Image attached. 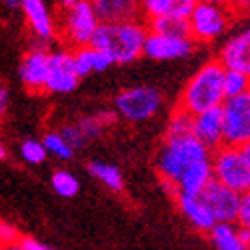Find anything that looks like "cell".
Returning <instances> with one entry per match:
<instances>
[{"label":"cell","mask_w":250,"mask_h":250,"mask_svg":"<svg viewBox=\"0 0 250 250\" xmlns=\"http://www.w3.org/2000/svg\"><path fill=\"white\" fill-rule=\"evenodd\" d=\"M224 78H226V68L222 62L218 58L208 60L184 84L176 106L192 116L212 108H220L226 102Z\"/></svg>","instance_id":"6da1fadb"},{"label":"cell","mask_w":250,"mask_h":250,"mask_svg":"<svg viewBox=\"0 0 250 250\" xmlns=\"http://www.w3.org/2000/svg\"><path fill=\"white\" fill-rule=\"evenodd\" d=\"M148 24L146 20H128L118 24H100L92 46L108 52L116 64H130L144 56V46L148 40Z\"/></svg>","instance_id":"7a4b0ae2"},{"label":"cell","mask_w":250,"mask_h":250,"mask_svg":"<svg viewBox=\"0 0 250 250\" xmlns=\"http://www.w3.org/2000/svg\"><path fill=\"white\" fill-rule=\"evenodd\" d=\"M212 158L210 150L194 136H178V138H164L162 146L156 156V172L162 178L164 184H170L172 188L184 170L192 166L194 162Z\"/></svg>","instance_id":"3957f363"},{"label":"cell","mask_w":250,"mask_h":250,"mask_svg":"<svg viewBox=\"0 0 250 250\" xmlns=\"http://www.w3.org/2000/svg\"><path fill=\"white\" fill-rule=\"evenodd\" d=\"M100 18L96 14L92 0H78L70 10L62 12L60 38L68 48L76 50L82 46H90L100 28Z\"/></svg>","instance_id":"277c9868"},{"label":"cell","mask_w":250,"mask_h":250,"mask_svg":"<svg viewBox=\"0 0 250 250\" xmlns=\"http://www.w3.org/2000/svg\"><path fill=\"white\" fill-rule=\"evenodd\" d=\"M214 180L232 188L238 194L250 192V164L238 146H220L212 152Z\"/></svg>","instance_id":"5b68a950"},{"label":"cell","mask_w":250,"mask_h":250,"mask_svg":"<svg viewBox=\"0 0 250 250\" xmlns=\"http://www.w3.org/2000/svg\"><path fill=\"white\" fill-rule=\"evenodd\" d=\"M162 108V94L154 86L124 88L114 98V110L128 122H146Z\"/></svg>","instance_id":"8992f818"},{"label":"cell","mask_w":250,"mask_h":250,"mask_svg":"<svg viewBox=\"0 0 250 250\" xmlns=\"http://www.w3.org/2000/svg\"><path fill=\"white\" fill-rule=\"evenodd\" d=\"M234 22L232 12L228 10L226 4H212V2H202L198 0L196 8L192 10L188 24L192 38L198 42H214L216 38H220L228 26Z\"/></svg>","instance_id":"52a82bcc"},{"label":"cell","mask_w":250,"mask_h":250,"mask_svg":"<svg viewBox=\"0 0 250 250\" xmlns=\"http://www.w3.org/2000/svg\"><path fill=\"white\" fill-rule=\"evenodd\" d=\"M222 114L224 144L242 148L246 142H250V90L234 98H226L222 104Z\"/></svg>","instance_id":"ba28073f"},{"label":"cell","mask_w":250,"mask_h":250,"mask_svg":"<svg viewBox=\"0 0 250 250\" xmlns=\"http://www.w3.org/2000/svg\"><path fill=\"white\" fill-rule=\"evenodd\" d=\"M48 72H50V50L44 44L32 46L20 60L18 78L30 92H46Z\"/></svg>","instance_id":"9c48e42d"},{"label":"cell","mask_w":250,"mask_h":250,"mask_svg":"<svg viewBox=\"0 0 250 250\" xmlns=\"http://www.w3.org/2000/svg\"><path fill=\"white\" fill-rule=\"evenodd\" d=\"M80 76L74 66V50L64 46L50 52V72L46 82V92L68 94L76 90Z\"/></svg>","instance_id":"30bf717a"},{"label":"cell","mask_w":250,"mask_h":250,"mask_svg":"<svg viewBox=\"0 0 250 250\" xmlns=\"http://www.w3.org/2000/svg\"><path fill=\"white\" fill-rule=\"evenodd\" d=\"M240 196L232 188L220 184L218 180H212L208 188L200 194L204 204L210 208L216 222H236L238 218V208H240Z\"/></svg>","instance_id":"8fae6325"},{"label":"cell","mask_w":250,"mask_h":250,"mask_svg":"<svg viewBox=\"0 0 250 250\" xmlns=\"http://www.w3.org/2000/svg\"><path fill=\"white\" fill-rule=\"evenodd\" d=\"M20 10L24 14V20L30 32L36 38V44L48 46V42H52L56 38L58 30H56V22L52 18V12L46 4V0H22Z\"/></svg>","instance_id":"7c38bea8"},{"label":"cell","mask_w":250,"mask_h":250,"mask_svg":"<svg viewBox=\"0 0 250 250\" xmlns=\"http://www.w3.org/2000/svg\"><path fill=\"white\" fill-rule=\"evenodd\" d=\"M196 48L194 38H172L162 34H148L146 46H144V56L150 60H180L188 58Z\"/></svg>","instance_id":"4fadbf2b"},{"label":"cell","mask_w":250,"mask_h":250,"mask_svg":"<svg viewBox=\"0 0 250 250\" xmlns=\"http://www.w3.org/2000/svg\"><path fill=\"white\" fill-rule=\"evenodd\" d=\"M218 60L226 70H238L250 76V26L226 40L218 52Z\"/></svg>","instance_id":"5bb4252c"},{"label":"cell","mask_w":250,"mask_h":250,"mask_svg":"<svg viewBox=\"0 0 250 250\" xmlns=\"http://www.w3.org/2000/svg\"><path fill=\"white\" fill-rule=\"evenodd\" d=\"M192 134L210 152H214L220 146H224V114H222V106L206 110L202 114H196L194 116Z\"/></svg>","instance_id":"9a60e30c"},{"label":"cell","mask_w":250,"mask_h":250,"mask_svg":"<svg viewBox=\"0 0 250 250\" xmlns=\"http://www.w3.org/2000/svg\"><path fill=\"white\" fill-rule=\"evenodd\" d=\"M214 180V168H212V160H200L194 162L192 166L184 170V174L180 176V180L174 186L176 194H186V196H200L208 184Z\"/></svg>","instance_id":"2e32d148"},{"label":"cell","mask_w":250,"mask_h":250,"mask_svg":"<svg viewBox=\"0 0 250 250\" xmlns=\"http://www.w3.org/2000/svg\"><path fill=\"white\" fill-rule=\"evenodd\" d=\"M102 24H118L138 20L142 10L138 0H92Z\"/></svg>","instance_id":"e0dca14e"},{"label":"cell","mask_w":250,"mask_h":250,"mask_svg":"<svg viewBox=\"0 0 250 250\" xmlns=\"http://www.w3.org/2000/svg\"><path fill=\"white\" fill-rule=\"evenodd\" d=\"M142 16L150 18H186L188 20L198 0H138Z\"/></svg>","instance_id":"ac0fdd59"},{"label":"cell","mask_w":250,"mask_h":250,"mask_svg":"<svg viewBox=\"0 0 250 250\" xmlns=\"http://www.w3.org/2000/svg\"><path fill=\"white\" fill-rule=\"evenodd\" d=\"M176 204L180 208V212L184 214V218L200 232H210L212 228L218 224L214 214L210 212V208L204 204V200L200 196L176 194Z\"/></svg>","instance_id":"d6986e66"},{"label":"cell","mask_w":250,"mask_h":250,"mask_svg":"<svg viewBox=\"0 0 250 250\" xmlns=\"http://www.w3.org/2000/svg\"><path fill=\"white\" fill-rule=\"evenodd\" d=\"M112 64H116L114 58L96 46H82L74 50V66L80 78H84L92 72H104L108 70Z\"/></svg>","instance_id":"ffe728a7"},{"label":"cell","mask_w":250,"mask_h":250,"mask_svg":"<svg viewBox=\"0 0 250 250\" xmlns=\"http://www.w3.org/2000/svg\"><path fill=\"white\" fill-rule=\"evenodd\" d=\"M208 236L216 250H250L240 238V226L236 222H218Z\"/></svg>","instance_id":"44dd1931"},{"label":"cell","mask_w":250,"mask_h":250,"mask_svg":"<svg viewBox=\"0 0 250 250\" xmlns=\"http://www.w3.org/2000/svg\"><path fill=\"white\" fill-rule=\"evenodd\" d=\"M148 30L162 36H172V38H192L190 24L186 18H150L146 20Z\"/></svg>","instance_id":"7402d4cb"},{"label":"cell","mask_w":250,"mask_h":250,"mask_svg":"<svg viewBox=\"0 0 250 250\" xmlns=\"http://www.w3.org/2000/svg\"><path fill=\"white\" fill-rule=\"evenodd\" d=\"M88 172L90 176H94L102 186H106L108 190L120 192L124 188V178L120 174V170L114 164L104 162V160H92L88 162Z\"/></svg>","instance_id":"603a6c76"},{"label":"cell","mask_w":250,"mask_h":250,"mask_svg":"<svg viewBox=\"0 0 250 250\" xmlns=\"http://www.w3.org/2000/svg\"><path fill=\"white\" fill-rule=\"evenodd\" d=\"M194 128V116L184 112L182 108L174 106L168 122H166V130H164V138H178V136H188L192 134Z\"/></svg>","instance_id":"cb8c5ba5"},{"label":"cell","mask_w":250,"mask_h":250,"mask_svg":"<svg viewBox=\"0 0 250 250\" xmlns=\"http://www.w3.org/2000/svg\"><path fill=\"white\" fill-rule=\"evenodd\" d=\"M50 184L58 196L62 198H72L80 192V182L78 178L68 170H56L50 178Z\"/></svg>","instance_id":"d4e9b609"},{"label":"cell","mask_w":250,"mask_h":250,"mask_svg":"<svg viewBox=\"0 0 250 250\" xmlns=\"http://www.w3.org/2000/svg\"><path fill=\"white\" fill-rule=\"evenodd\" d=\"M112 120H114L112 114L102 112V114H92V116L80 118L76 124H78V128L82 130V134L86 136V140H94L104 132V128H106Z\"/></svg>","instance_id":"484cf974"},{"label":"cell","mask_w":250,"mask_h":250,"mask_svg":"<svg viewBox=\"0 0 250 250\" xmlns=\"http://www.w3.org/2000/svg\"><path fill=\"white\" fill-rule=\"evenodd\" d=\"M42 142H44V146H46V152L52 154L58 160H70L74 156V148L68 144V140L60 134V130L46 132Z\"/></svg>","instance_id":"4316f807"},{"label":"cell","mask_w":250,"mask_h":250,"mask_svg":"<svg viewBox=\"0 0 250 250\" xmlns=\"http://www.w3.org/2000/svg\"><path fill=\"white\" fill-rule=\"evenodd\" d=\"M224 88H226V98L240 96L250 90V76L238 70H226Z\"/></svg>","instance_id":"83f0119b"},{"label":"cell","mask_w":250,"mask_h":250,"mask_svg":"<svg viewBox=\"0 0 250 250\" xmlns=\"http://www.w3.org/2000/svg\"><path fill=\"white\" fill-rule=\"evenodd\" d=\"M20 156H22V160L26 164H42L48 156L46 152V146H44V142H40V140H24L22 144H20Z\"/></svg>","instance_id":"f1b7e54d"},{"label":"cell","mask_w":250,"mask_h":250,"mask_svg":"<svg viewBox=\"0 0 250 250\" xmlns=\"http://www.w3.org/2000/svg\"><path fill=\"white\" fill-rule=\"evenodd\" d=\"M60 134L68 140V144H70L74 150H80V148L88 142L86 136L82 134V130L78 128V124H66V126H62V128H60Z\"/></svg>","instance_id":"f546056e"},{"label":"cell","mask_w":250,"mask_h":250,"mask_svg":"<svg viewBox=\"0 0 250 250\" xmlns=\"http://www.w3.org/2000/svg\"><path fill=\"white\" fill-rule=\"evenodd\" d=\"M236 224L240 228H246V230H250V192H246V194L240 196V208H238Z\"/></svg>","instance_id":"4dcf8cb0"},{"label":"cell","mask_w":250,"mask_h":250,"mask_svg":"<svg viewBox=\"0 0 250 250\" xmlns=\"http://www.w3.org/2000/svg\"><path fill=\"white\" fill-rule=\"evenodd\" d=\"M228 10L236 18H250V0H228L226 2Z\"/></svg>","instance_id":"1f68e13d"},{"label":"cell","mask_w":250,"mask_h":250,"mask_svg":"<svg viewBox=\"0 0 250 250\" xmlns=\"http://www.w3.org/2000/svg\"><path fill=\"white\" fill-rule=\"evenodd\" d=\"M0 234H2V242H4V246H8V244H18L20 238H22V236L16 232V228L10 226L8 222H2V226H0Z\"/></svg>","instance_id":"d6a6232c"},{"label":"cell","mask_w":250,"mask_h":250,"mask_svg":"<svg viewBox=\"0 0 250 250\" xmlns=\"http://www.w3.org/2000/svg\"><path fill=\"white\" fill-rule=\"evenodd\" d=\"M18 244L22 246L24 250H54L52 246H46V244H42L40 240L30 238V236H22V238H20V242H18Z\"/></svg>","instance_id":"836d02e7"},{"label":"cell","mask_w":250,"mask_h":250,"mask_svg":"<svg viewBox=\"0 0 250 250\" xmlns=\"http://www.w3.org/2000/svg\"><path fill=\"white\" fill-rule=\"evenodd\" d=\"M6 106H8V90L6 86H0V112H6Z\"/></svg>","instance_id":"e575fe53"},{"label":"cell","mask_w":250,"mask_h":250,"mask_svg":"<svg viewBox=\"0 0 250 250\" xmlns=\"http://www.w3.org/2000/svg\"><path fill=\"white\" fill-rule=\"evenodd\" d=\"M56 2H58V6H60L62 12H66V10H70L74 4H78V0H56Z\"/></svg>","instance_id":"d590c367"},{"label":"cell","mask_w":250,"mask_h":250,"mask_svg":"<svg viewBox=\"0 0 250 250\" xmlns=\"http://www.w3.org/2000/svg\"><path fill=\"white\" fill-rule=\"evenodd\" d=\"M6 8H20L22 6V0H2Z\"/></svg>","instance_id":"8d00e7d4"},{"label":"cell","mask_w":250,"mask_h":250,"mask_svg":"<svg viewBox=\"0 0 250 250\" xmlns=\"http://www.w3.org/2000/svg\"><path fill=\"white\" fill-rule=\"evenodd\" d=\"M240 238H242V242L250 248V230H246V228H240Z\"/></svg>","instance_id":"74e56055"},{"label":"cell","mask_w":250,"mask_h":250,"mask_svg":"<svg viewBox=\"0 0 250 250\" xmlns=\"http://www.w3.org/2000/svg\"><path fill=\"white\" fill-rule=\"evenodd\" d=\"M240 150H242V154L246 156V160H248V164H250V142H246Z\"/></svg>","instance_id":"f35d334b"},{"label":"cell","mask_w":250,"mask_h":250,"mask_svg":"<svg viewBox=\"0 0 250 250\" xmlns=\"http://www.w3.org/2000/svg\"><path fill=\"white\" fill-rule=\"evenodd\" d=\"M2 250H24V248L20 246V244H8V246H4Z\"/></svg>","instance_id":"ab89813d"},{"label":"cell","mask_w":250,"mask_h":250,"mask_svg":"<svg viewBox=\"0 0 250 250\" xmlns=\"http://www.w3.org/2000/svg\"><path fill=\"white\" fill-rule=\"evenodd\" d=\"M6 156H8V152H6V146L2 144V146H0V158H2V160H6Z\"/></svg>","instance_id":"60d3db41"},{"label":"cell","mask_w":250,"mask_h":250,"mask_svg":"<svg viewBox=\"0 0 250 250\" xmlns=\"http://www.w3.org/2000/svg\"><path fill=\"white\" fill-rule=\"evenodd\" d=\"M202 2H212V4H226L228 0H202Z\"/></svg>","instance_id":"b9f144b4"}]
</instances>
